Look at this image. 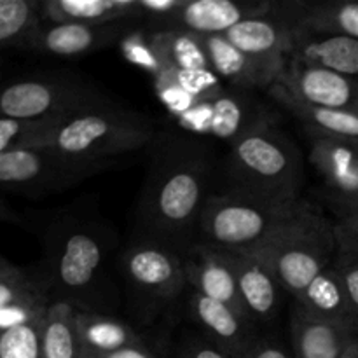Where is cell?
<instances>
[{"label": "cell", "instance_id": "obj_42", "mask_svg": "<svg viewBox=\"0 0 358 358\" xmlns=\"http://www.w3.org/2000/svg\"><path fill=\"white\" fill-rule=\"evenodd\" d=\"M346 213H358V206L353 210H348V212H345V213H339V215H346Z\"/></svg>", "mask_w": 358, "mask_h": 358}, {"label": "cell", "instance_id": "obj_1", "mask_svg": "<svg viewBox=\"0 0 358 358\" xmlns=\"http://www.w3.org/2000/svg\"><path fill=\"white\" fill-rule=\"evenodd\" d=\"M135 208L136 240L184 255L196 243L199 217L212 191L213 149L201 136L166 131L154 140Z\"/></svg>", "mask_w": 358, "mask_h": 358}, {"label": "cell", "instance_id": "obj_11", "mask_svg": "<svg viewBox=\"0 0 358 358\" xmlns=\"http://www.w3.org/2000/svg\"><path fill=\"white\" fill-rule=\"evenodd\" d=\"M136 21H119L107 24L84 23H42L23 51L38 55L56 56V58H83L101 51L119 41H124Z\"/></svg>", "mask_w": 358, "mask_h": 358}, {"label": "cell", "instance_id": "obj_3", "mask_svg": "<svg viewBox=\"0 0 358 358\" xmlns=\"http://www.w3.org/2000/svg\"><path fill=\"white\" fill-rule=\"evenodd\" d=\"M224 178L226 191L269 201H296L304 184L303 152L278 121L269 119L229 143Z\"/></svg>", "mask_w": 358, "mask_h": 358}, {"label": "cell", "instance_id": "obj_23", "mask_svg": "<svg viewBox=\"0 0 358 358\" xmlns=\"http://www.w3.org/2000/svg\"><path fill=\"white\" fill-rule=\"evenodd\" d=\"M268 93L276 103L282 105L303 124L304 131L310 136H329V138L358 143V112L332 110V108L304 103L299 98L290 94L282 84L273 86Z\"/></svg>", "mask_w": 358, "mask_h": 358}, {"label": "cell", "instance_id": "obj_44", "mask_svg": "<svg viewBox=\"0 0 358 358\" xmlns=\"http://www.w3.org/2000/svg\"><path fill=\"white\" fill-rule=\"evenodd\" d=\"M0 66H2V58H0Z\"/></svg>", "mask_w": 358, "mask_h": 358}, {"label": "cell", "instance_id": "obj_14", "mask_svg": "<svg viewBox=\"0 0 358 358\" xmlns=\"http://www.w3.org/2000/svg\"><path fill=\"white\" fill-rule=\"evenodd\" d=\"M227 252V250H226ZM236 273L238 292L247 317L261 331L273 324L285 290L264 259L252 252H229Z\"/></svg>", "mask_w": 358, "mask_h": 358}, {"label": "cell", "instance_id": "obj_25", "mask_svg": "<svg viewBox=\"0 0 358 358\" xmlns=\"http://www.w3.org/2000/svg\"><path fill=\"white\" fill-rule=\"evenodd\" d=\"M296 303L301 304L308 313L322 318V320L348 324L358 329L352 308H350L341 271L336 264L329 266L325 271H322L297 297Z\"/></svg>", "mask_w": 358, "mask_h": 358}, {"label": "cell", "instance_id": "obj_13", "mask_svg": "<svg viewBox=\"0 0 358 358\" xmlns=\"http://www.w3.org/2000/svg\"><path fill=\"white\" fill-rule=\"evenodd\" d=\"M273 9V2L234 0H184L180 7L154 31H185L191 35H224L248 17Z\"/></svg>", "mask_w": 358, "mask_h": 358}, {"label": "cell", "instance_id": "obj_7", "mask_svg": "<svg viewBox=\"0 0 358 358\" xmlns=\"http://www.w3.org/2000/svg\"><path fill=\"white\" fill-rule=\"evenodd\" d=\"M336 252L334 222L315 208L269 247L252 254L264 259L283 290L296 301L322 271L334 264Z\"/></svg>", "mask_w": 358, "mask_h": 358}, {"label": "cell", "instance_id": "obj_2", "mask_svg": "<svg viewBox=\"0 0 358 358\" xmlns=\"http://www.w3.org/2000/svg\"><path fill=\"white\" fill-rule=\"evenodd\" d=\"M110 229L98 217L63 213L45 234L44 276L52 303L77 311L107 313L117 306V292L107 275Z\"/></svg>", "mask_w": 358, "mask_h": 358}, {"label": "cell", "instance_id": "obj_15", "mask_svg": "<svg viewBox=\"0 0 358 358\" xmlns=\"http://www.w3.org/2000/svg\"><path fill=\"white\" fill-rule=\"evenodd\" d=\"M278 84L304 103L332 110L358 112V77L290 62Z\"/></svg>", "mask_w": 358, "mask_h": 358}, {"label": "cell", "instance_id": "obj_9", "mask_svg": "<svg viewBox=\"0 0 358 358\" xmlns=\"http://www.w3.org/2000/svg\"><path fill=\"white\" fill-rule=\"evenodd\" d=\"M121 163L84 161L63 156L49 147L0 152V189L27 196H44L80 184Z\"/></svg>", "mask_w": 358, "mask_h": 358}, {"label": "cell", "instance_id": "obj_31", "mask_svg": "<svg viewBox=\"0 0 358 358\" xmlns=\"http://www.w3.org/2000/svg\"><path fill=\"white\" fill-rule=\"evenodd\" d=\"M41 299L52 303L48 283L42 275L31 276L20 268L0 273V310L10 304Z\"/></svg>", "mask_w": 358, "mask_h": 358}, {"label": "cell", "instance_id": "obj_6", "mask_svg": "<svg viewBox=\"0 0 358 358\" xmlns=\"http://www.w3.org/2000/svg\"><path fill=\"white\" fill-rule=\"evenodd\" d=\"M128 311L138 325H152L187 289L182 255L156 241L133 240L119 257Z\"/></svg>", "mask_w": 358, "mask_h": 358}, {"label": "cell", "instance_id": "obj_22", "mask_svg": "<svg viewBox=\"0 0 358 358\" xmlns=\"http://www.w3.org/2000/svg\"><path fill=\"white\" fill-rule=\"evenodd\" d=\"M42 23L107 24L142 21L140 0H41Z\"/></svg>", "mask_w": 358, "mask_h": 358}, {"label": "cell", "instance_id": "obj_8", "mask_svg": "<svg viewBox=\"0 0 358 358\" xmlns=\"http://www.w3.org/2000/svg\"><path fill=\"white\" fill-rule=\"evenodd\" d=\"M110 103L114 101L96 84L77 76L48 73L0 86V117H70Z\"/></svg>", "mask_w": 358, "mask_h": 358}, {"label": "cell", "instance_id": "obj_29", "mask_svg": "<svg viewBox=\"0 0 358 358\" xmlns=\"http://www.w3.org/2000/svg\"><path fill=\"white\" fill-rule=\"evenodd\" d=\"M41 24V0H0V51H23Z\"/></svg>", "mask_w": 358, "mask_h": 358}, {"label": "cell", "instance_id": "obj_18", "mask_svg": "<svg viewBox=\"0 0 358 358\" xmlns=\"http://www.w3.org/2000/svg\"><path fill=\"white\" fill-rule=\"evenodd\" d=\"M201 101L208 110L205 115V131L227 143H233L261 122L276 119L243 90L227 91L219 87Z\"/></svg>", "mask_w": 358, "mask_h": 358}, {"label": "cell", "instance_id": "obj_5", "mask_svg": "<svg viewBox=\"0 0 358 358\" xmlns=\"http://www.w3.org/2000/svg\"><path fill=\"white\" fill-rule=\"evenodd\" d=\"M156 126L147 115L110 103L70 115L42 147L84 161H114L150 145Z\"/></svg>", "mask_w": 358, "mask_h": 358}, {"label": "cell", "instance_id": "obj_39", "mask_svg": "<svg viewBox=\"0 0 358 358\" xmlns=\"http://www.w3.org/2000/svg\"><path fill=\"white\" fill-rule=\"evenodd\" d=\"M20 215L0 198V222H20Z\"/></svg>", "mask_w": 358, "mask_h": 358}, {"label": "cell", "instance_id": "obj_40", "mask_svg": "<svg viewBox=\"0 0 358 358\" xmlns=\"http://www.w3.org/2000/svg\"><path fill=\"white\" fill-rule=\"evenodd\" d=\"M339 358H358V336H355V338L346 345V348L343 350L341 357Z\"/></svg>", "mask_w": 358, "mask_h": 358}, {"label": "cell", "instance_id": "obj_21", "mask_svg": "<svg viewBox=\"0 0 358 358\" xmlns=\"http://www.w3.org/2000/svg\"><path fill=\"white\" fill-rule=\"evenodd\" d=\"M299 34L341 35L358 41V0L283 2Z\"/></svg>", "mask_w": 358, "mask_h": 358}, {"label": "cell", "instance_id": "obj_36", "mask_svg": "<svg viewBox=\"0 0 358 358\" xmlns=\"http://www.w3.org/2000/svg\"><path fill=\"white\" fill-rule=\"evenodd\" d=\"M241 358H294V352L280 336L262 331Z\"/></svg>", "mask_w": 358, "mask_h": 358}, {"label": "cell", "instance_id": "obj_38", "mask_svg": "<svg viewBox=\"0 0 358 358\" xmlns=\"http://www.w3.org/2000/svg\"><path fill=\"white\" fill-rule=\"evenodd\" d=\"M83 358H159L150 348H147L143 343L140 345L126 346V348L115 350V352L100 353V355H91V353H83Z\"/></svg>", "mask_w": 358, "mask_h": 358}, {"label": "cell", "instance_id": "obj_30", "mask_svg": "<svg viewBox=\"0 0 358 358\" xmlns=\"http://www.w3.org/2000/svg\"><path fill=\"white\" fill-rule=\"evenodd\" d=\"M69 117L9 119L0 117V152L42 147L48 136Z\"/></svg>", "mask_w": 358, "mask_h": 358}, {"label": "cell", "instance_id": "obj_20", "mask_svg": "<svg viewBox=\"0 0 358 358\" xmlns=\"http://www.w3.org/2000/svg\"><path fill=\"white\" fill-rule=\"evenodd\" d=\"M205 51L212 72L233 84L236 90L269 91L278 80L264 69L231 44L226 35H194Z\"/></svg>", "mask_w": 358, "mask_h": 358}, {"label": "cell", "instance_id": "obj_32", "mask_svg": "<svg viewBox=\"0 0 358 358\" xmlns=\"http://www.w3.org/2000/svg\"><path fill=\"white\" fill-rule=\"evenodd\" d=\"M44 318L0 332V358H42Z\"/></svg>", "mask_w": 358, "mask_h": 358}, {"label": "cell", "instance_id": "obj_16", "mask_svg": "<svg viewBox=\"0 0 358 358\" xmlns=\"http://www.w3.org/2000/svg\"><path fill=\"white\" fill-rule=\"evenodd\" d=\"M182 262H184L189 289L196 290L208 299L227 304L247 317L238 292L236 273L229 252L194 243L182 255Z\"/></svg>", "mask_w": 358, "mask_h": 358}, {"label": "cell", "instance_id": "obj_28", "mask_svg": "<svg viewBox=\"0 0 358 358\" xmlns=\"http://www.w3.org/2000/svg\"><path fill=\"white\" fill-rule=\"evenodd\" d=\"M154 55L168 59L182 76L212 72L198 38L185 31H152L149 38Z\"/></svg>", "mask_w": 358, "mask_h": 358}, {"label": "cell", "instance_id": "obj_12", "mask_svg": "<svg viewBox=\"0 0 358 358\" xmlns=\"http://www.w3.org/2000/svg\"><path fill=\"white\" fill-rule=\"evenodd\" d=\"M187 313L192 324L206 339L233 358H241L261 334V329L219 301L208 299L191 289L187 296Z\"/></svg>", "mask_w": 358, "mask_h": 358}, {"label": "cell", "instance_id": "obj_34", "mask_svg": "<svg viewBox=\"0 0 358 358\" xmlns=\"http://www.w3.org/2000/svg\"><path fill=\"white\" fill-rule=\"evenodd\" d=\"M51 301H24V303L10 304L0 310V332L31 324L38 318L45 317Z\"/></svg>", "mask_w": 358, "mask_h": 358}, {"label": "cell", "instance_id": "obj_17", "mask_svg": "<svg viewBox=\"0 0 358 358\" xmlns=\"http://www.w3.org/2000/svg\"><path fill=\"white\" fill-rule=\"evenodd\" d=\"M310 163L320 173L334 201L336 212L358 206V154L350 142L329 136H310Z\"/></svg>", "mask_w": 358, "mask_h": 358}, {"label": "cell", "instance_id": "obj_41", "mask_svg": "<svg viewBox=\"0 0 358 358\" xmlns=\"http://www.w3.org/2000/svg\"><path fill=\"white\" fill-rule=\"evenodd\" d=\"M16 268H17V266H14L13 262H9L6 257H2V255H0V273H2V271H13V269H16Z\"/></svg>", "mask_w": 358, "mask_h": 358}, {"label": "cell", "instance_id": "obj_33", "mask_svg": "<svg viewBox=\"0 0 358 358\" xmlns=\"http://www.w3.org/2000/svg\"><path fill=\"white\" fill-rule=\"evenodd\" d=\"M334 234L338 243L334 264L358 261V213L339 215L338 222H334Z\"/></svg>", "mask_w": 358, "mask_h": 358}, {"label": "cell", "instance_id": "obj_4", "mask_svg": "<svg viewBox=\"0 0 358 358\" xmlns=\"http://www.w3.org/2000/svg\"><path fill=\"white\" fill-rule=\"evenodd\" d=\"M315 208L303 198L269 201L233 191L212 192L199 217L196 243L227 252H259Z\"/></svg>", "mask_w": 358, "mask_h": 358}, {"label": "cell", "instance_id": "obj_19", "mask_svg": "<svg viewBox=\"0 0 358 358\" xmlns=\"http://www.w3.org/2000/svg\"><path fill=\"white\" fill-rule=\"evenodd\" d=\"M358 329L348 324L322 320L294 304L290 315V346L294 358H339Z\"/></svg>", "mask_w": 358, "mask_h": 358}, {"label": "cell", "instance_id": "obj_24", "mask_svg": "<svg viewBox=\"0 0 358 358\" xmlns=\"http://www.w3.org/2000/svg\"><path fill=\"white\" fill-rule=\"evenodd\" d=\"M290 62L358 77V41L341 35L296 34Z\"/></svg>", "mask_w": 358, "mask_h": 358}, {"label": "cell", "instance_id": "obj_27", "mask_svg": "<svg viewBox=\"0 0 358 358\" xmlns=\"http://www.w3.org/2000/svg\"><path fill=\"white\" fill-rule=\"evenodd\" d=\"M42 358H83L76 329V310L55 301L49 304L42 329Z\"/></svg>", "mask_w": 358, "mask_h": 358}, {"label": "cell", "instance_id": "obj_35", "mask_svg": "<svg viewBox=\"0 0 358 358\" xmlns=\"http://www.w3.org/2000/svg\"><path fill=\"white\" fill-rule=\"evenodd\" d=\"M177 358H233L227 355L224 350L213 345L210 339H206L201 332L198 334H185L182 341L178 343Z\"/></svg>", "mask_w": 358, "mask_h": 358}, {"label": "cell", "instance_id": "obj_10", "mask_svg": "<svg viewBox=\"0 0 358 358\" xmlns=\"http://www.w3.org/2000/svg\"><path fill=\"white\" fill-rule=\"evenodd\" d=\"M296 34V27L287 16L283 2H273L269 13L243 20L224 35L280 83L292 58Z\"/></svg>", "mask_w": 358, "mask_h": 358}, {"label": "cell", "instance_id": "obj_37", "mask_svg": "<svg viewBox=\"0 0 358 358\" xmlns=\"http://www.w3.org/2000/svg\"><path fill=\"white\" fill-rule=\"evenodd\" d=\"M341 271L343 283H345L346 294H348L350 308L355 322L358 324V261L350 262V264H336Z\"/></svg>", "mask_w": 358, "mask_h": 358}, {"label": "cell", "instance_id": "obj_43", "mask_svg": "<svg viewBox=\"0 0 358 358\" xmlns=\"http://www.w3.org/2000/svg\"><path fill=\"white\" fill-rule=\"evenodd\" d=\"M353 147H355V150H357V154H358V143H352Z\"/></svg>", "mask_w": 358, "mask_h": 358}, {"label": "cell", "instance_id": "obj_26", "mask_svg": "<svg viewBox=\"0 0 358 358\" xmlns=\"http://www.w3.org/2000/svg\"><path fill=\"white\" fill-rule=\"evenodd\" d=\"M76 329L83 353L91 355L115 352L143 343L131 324L114 315L76 310Z\"/></svg>", "mask_w": 358, "mask_h": 358}]
</instances>
